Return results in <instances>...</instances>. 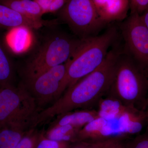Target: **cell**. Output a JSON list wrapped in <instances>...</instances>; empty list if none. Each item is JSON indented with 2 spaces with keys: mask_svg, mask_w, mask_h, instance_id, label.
Listing matches in <instances>:
<instances>
[{
  "mask_svg": "<svg viewBox=\"0 0 148 148\" xmlns=\"http://www.w3.org/2000/svg\"><path fill=\"white\" fill-rule=\"evenodd\" d=\"M126 138H121L113 142L105 148H130V142L125 143V139Z\"/></svg>",
  "mask_w": 148,
  "mask_h": 148,
  "instance_id": "obj_24",
  "label": "cell"
},
{
  "mask_svg": "<svg viewBox=\"0 0 148 148\" xmlns=\"http://www.w3.org/2000/svg\"><path fill=\"white\" fill-rule=\"evenodd\" d=\"M58 15L80 39L97 36L108 25L99 17L91 0H68Z\"/></svg>",
  "mask_w": 148,
  "mask_h": 148,
  "instance_id": "obj_6",
  "label": "cell"
},
{
  "mask_svg": "<svg viewBox=\"0 0 148 148\" xmlns=\"http://www.w3.org/2000/svg\"><path fill=\"white\" fill-rule=\"evenodd\" d=\"M68 61L21 83L35 101L40 112L54 103L60 96L61 83L66 76Z\"/></svg>",
  "mask_w": 148,
  "mask_h": 148,
  "instance_id": "obj_8",
  "label": "cell"
},
{
  "mask_svg": "<svg viewBox=\"0 0 148 148\" xmlns=\"http://www.w3.org/2000/svg\"><path fill=\"white\" fill-rule=\"evenodd\" d=\"M100 117L109 121L119 120L132 108L125 106L116 99L108 97L102 98L98 105Z\"/></svg>",
  "mask_w": 148,
  "mask_h": 148,
  "instance_id": "obj_14",
  "label": "cell"
},
{
  "mask_svg": "<svg viewBox=\"0 0 148 148\" xmlns=\"http://www.w3.org/2000/svg\"><path fill=\"white\" fill-rule=\"evenodd\" d=\"M119 38V32L112 25L99 36L80 39L76 49L68 61L66 76L61 83V94L103 64L109 48Z\"/></svg>",
  "mask_w": 148,
  "mask_h": 148,
  "instance_id": "obj_2",
  "label": "cell"
},
{
  "mask_svg": "<svg viewBox=\"0 0 148 148\" xmlns=\"http://www.w3.org/2000/svg\"><path fill=\"white\" fill-rule=\"evenodd\" d=\"M27 132L11 127L0 128V148H16Z\"/></svg>",
  "mask_w": 148,
  "mask_h": 148,
  "instance_id": "obj_17",
  "label": "cell"
},
{
  "mask_svg": "<svg viewBox=\"0 0 148 148\" xmlns=\"http://www.w3.org/2000/svg\"><path fill=\"white\" fill-rule=\"evenodd\" d=\"M143 72L148 83V66L143 70Z\"/></svg>",
  "mask_w": 148,
  "mask_h": 148,
  "instance_id": "obj_26",
  "label": "cell"
},
{
  "mask_svg": "<svg viewBox=\"0 0 148 148\" xmlns=\"http://www.w3.org/2000/svg\"><path fill=\"white\" fill-rule=\"evenodd\" d=\"M43 132L33 128L28 130L15 148H36Z\"/></svg>",
  "mask_w": 148,
  "mask_h": 148,
  "instance_id": "obj_18",
  "label": "cell"
},
{
  "mask_svg": "<svg viewBox=\"0 0 148 148\" xmlns=\"http://www.w3.org/2000/svg\"><path fill=\"white\" fill-rule=\"evenodd\" d=\"M131 13L141 15L148 7V0H128Z\"/></svg>",
  "mask_w": 148,
  "mask_h": 148,
  "instance_id": "obj_23",
  "label": "cell"
},
{
  "mask_svg": "<svg viewBox=\"0 0 148 148\" xmlns=\"http://www.w3.org/2000/svg\"><path fill=\"white\" fill-rule=\"evenodd\" d=\"M40 112L34 99L22 83L0 89V128L11 127L27 132L35 128Z\"/></svg>",
  "mask_w": 148,
  "mask_h": 148,
  "instance_id": "obj_4",
  "label": "cell"
},
{
  "mask_svg": "<svg viewBox=\"0 0 148 148\" xmlns=\"http://www.w3.org/2000/svg\"><path fill=\"white\" fill-rule=\"evenodd\" d=\"M148 110V98H147V103H146V111L147 110Z\"/></svg>",
  "mask_w": 148,
  "mask_h": 148,
  "instance_id": "obj_27",
  "label": "cell"
},
{
  "mask_svg": "<svg viewBox=\"0 0 148 148\" xmlns=\"http://www.w3.org/2000/svg\"><path fill=\"white\" fill-rule=\"evenodd\" d=\"M119 25L123 51L144 70L148 66V29L140 14L131 13Z\"/></svg>",
  "mask_w": 148,
  "mask_h": 148,
  "instance_id": "obj_7",
  "label": "cell"
},
{
  "mask_svg": "<svg viewBox=\"0 0 148 148\" xmlns=\"http://www.w3.org/2000/svg\"><path fill=\"white\" fill-rule=\"evenodd\" d=\"M146 130L148 132V121L147 122V125H146Z\"/></svg>",
  "mask_w": 148,
  "mask_h": 148,
  "instance_id": "obj_29",
  "label": "cell"
},
{
  "mask_svg": "<svg viewBox=\"0 0 148 148\" xmlns=\"http://www.w3.org/2000/svg\"><path fill=\"white\" fill-rule=\"evenodd\" d=\"M99 117V112L95 109L75 110L56 117V119L52 121L49 127L69 125L82 128Z\"/></svg>",
  "mask_w": 148,
  "mask_h": 148,
  "instance_id": "obj_12",
  "label": "cell"
},
{
  "mask_svg": "<svg viewBox=\"0 0 148 148\" xmlns=\"http://www.w3.org/2000/svg\"><path fill=\"white\" fill-rule=\"evenodd\" d=\"M14 77L13 65L0 43V89L15 86L13 82Z\"/></svg>",
  "mask_w": 148,
  "mask_h": 148,
  "instance_id": "obj_16",
  "label": "cell"
},
{
  "mask_svg": "<svg viewBox=\"0 0 148 148\" xmlns=\"http://www.w3.org/2000/svg\"><path fill=\"white\" fill-rule=\"evenodd\" d=\"M38 3L45 14L55 12L61 9L68 0H35Z\"/></svg>",
  "mask_w": 148,
  "mask_h": 148,
  "instance_id": "obj_20",
  "label": "cell"
},
{
  "mask_svg": "<svg viewBox=\"0 0 148 148\" xmlns=\"http://www.w3.org/2000/svg\"><path fill=\"white\" fill-rule=\"evenodd\" d=\"M53 24V21H36L27 18L0 2V28L38 29L44 26Z\"/></svg>",
  "mask_w": 148,
  "mask_h": 148,
  "instance_id": "obj_10",
  "label": "cell"
},
{
  "mask_svg": "<svg viewBox=\"0 0 148 148\" xmlns=\"http://www.w3.org/2000/svg\"><path fill=\"white\" fill-rule=\"evenodd\" d=\"M113 138V130L110 121L99 117L82 127L78 134L77 142L97 141Z\"/></svg>",
  "mask_w": 148,
  "mask_h": 148,
  "instance_id": "obj_11",
  "label": "cell"
},
{
  "mask_svg": "<svg viewBox=\"0 0 148 148\" xmlns=\"http://www.w3.org/2000/svg\"><path fill=\"white\" fill-rule=\"evenodd\" d=\"M146 116L148 119V110L146 111Z\"/></svg>",
  "mask_w": 148,
  "mask_h": 148,
  "instance_id": "obj_28",
  "label": "cell"
},
{
  "mask_svg": "<svg viewBox=\"0 0 148 148\" xmlns=\"http://www.w3.org/2000/svg\"><path fill=\"white\" fill-rule=\"evenodd\" d=\"M118 40L112 46L103 64L77 82L50 106L40 111L36 126L61 114L75 110L94 109L107 95L113 82L117 62L123 49Z\"/></svg>",
  "mask_w": 148,
  "mask_h": 148,
  "instance_id": "obj_1",
  "label": "cell"
},
{
  "mask_svg": "<svg viewBox=\"0 0 148 148\" xmlns=\"http://www.w3.org/2000/svg\"><path fill=\"white\" fill-rule=\"evenodd\" d=\"M98 16L108 24L121 21L128 16L130 10L128 0H91Z\"/></svg>",
  "mask_w": 148,
  "mask_h": 148,
  "instance_id": "obj_9",
  "label": "cell"
},
{
  "mask_svg": "<svg viewBox=\"0 0 148 148\" xmlns=\"http://www.w3.org/2000/svg\"><path fill=\"white\" fill-rule=\"evenodd\" d=\"M148 90V83L143 70L123 49L107 96L127 107L146 111Z\"/></svg>",
  "mask_w": 148,
  "mask_h": 148,
  "instance_id": "obj_3",
  "label": "cell"
},
{
  "mask_svg": "<svg viewBox=\"0 0 148 148\" xmlns=\"http://www.w3.org/2000/svg\"><path fill=\"white\" fill-rule=\"evenodd\" d=\"M130 148H148V132L138 134L133 140L130 142Z\"/></svg>",
  "mask_w": 148,
  "mask_h": 148,
  "instance_id": "obj_22",
  "label": "cell"
},
{
  "mask_svg": "<svg viewBox=\"0 0 148 148\" xmlns=\"http://www.w3.org/2000/svg\"><path fill=\"white\" fill-rule=\"evenodd\" d=\"M81 128L69 125L49 127L44 132V135L54 141L74 143L77 142V136Z\"/></svg>",
  "mask_w": 148,
  "mask_h": 148,
  "instance_id": "obj_15",
  "label": "cell"
},
{
  "mask_svg": "<svg viewBox=\"0 0 148 148\" xmlns=\"http://www.w3.org/2000/svg\"><path fill=\"white\" fill-rule=\"evenodd\" d=\"M140 16L144 24L148 29V7L143 13L140 15Z\"/></svg>",
  "mask_w": 148,
  "mask_h": 148,
  "instance_id": "obj_25",
  "label": "cell"
},
{
  "mask_svg": "<svg viewBox=\"0 0 148 148\" xmlns=\"http://www.w3.org/2000/svg\"><path fill=\"white\" fill-rule=\"evenodd\" d=\"M124 138H115L97 141H82L72 144L70 148H105L113 142Z\"/></svg>",
  "mask_w": 148,
  "mask_h": 148,
  "instance_id": "obj_19",
  "label": "cell"
},
{
  "mask_svg": "<svg viewBox=\"0 0 148 148\" xmlns=\"http://www.w3.org/2000/svg\"><path fill=\"white\" fill-rule=\"evenodd\" d=\"M80 41L79 38L64 34L54 35L48 38L21 68L22 81L35 77L66 63L73 54Z\"/></svg>",
  "mask_w": 148,
  "mask_h": 148,
  "instance_id": "obj_5",
  "label": "cell"
},
{
  "mask_svg": "<svg viewBox=\"0 0 148 148\" xmlns=\"http://www.w3.org/2000/svg\"><path fill=\"white\" fill-rule=\"evenodd\" d=\"M0 2L27 18L36 21H43L45 13L35 0H0Z\"/></svg>",
  "mask_w": 148,
  "mask_h": 148,
  "instance_id": "obj_13",
  "label": "cell"
},
{
  "mask_svg": "<svg viewBox=\"0 0 148 148\" xmlns=\"http://www.w3.org/2000/svg\"><path fill=\"white\" fill-rule=\"evenodd\" d=\"M43 132L36 148H70L73 143L58 142L45 138Z\"/></svg>",
  "mask_w": 148,
  "mask_h": 148,
  "instance_id": "obj_21",
  "label": "cell"
}]
</instances>
